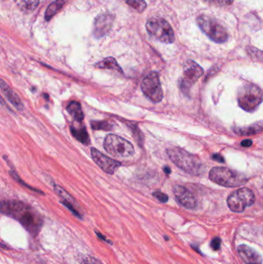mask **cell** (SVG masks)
Instances as JSON below:
<instances>
[{
  "mask_svg": "<svg viewBox=\"0 0 263 264\" xmlns=\"http://www.w3.org/2000/svg\"><path fill=\"white\" fill-rule=\"evenodd\" d=\"M1 212L19 221L31 234L37 235L43 226L42 216L33 207L23 202L2 201Z\"/></svg>",
  "mask_w": 263,
  "mask_h": 264,
  "instance_id": "6da1fadb",
  "label": "cell"
},
{
  "mask_svg": "<svg viewBox=\"0 0 263 264\" xmlns=\"http://www.w3.org/2000/svg\"><path fill=\"white\" fill-rule=\"evenodd\" d=\"M169 158L178 168L193 175L203 173L204 165L197 156L191 155L180 148L173 147L167 150Z\"/></svg>",
  "mask_w": 263,
  "mask_h": 264,
  "instance_id": "7a4b0ae2",
  "label": "cell"
},
{
  "mask_svg": "<svg viewBox=\"0 0 263 264\" xmlns=\"http://www.w3.org/2000/svg\"><path fill=\"white\" fill-rule=\"evenodd\" d=\"M237 100L241 108L247 112H254L263 102V92L255 84H244L238 91Z\"/></svg>",
  "mask_w": 263,
  "mask_h": 264,
  "instance_id": "3957f363",
  "label": "cell"
},
{
  "mask_svg": "<svg viewBox=\"0 0 263 264\" xmlns=\"http://www.w3.org/2000/svg\"><path fill=\"white\" fill-rule=\"evenodd\" d=\"M209 179L224 187H238L247 182L246 175L224 167H216L209 172Z\"/></svg>",
  "mask_w": 263,
  "mask_h": 264,
  "instance_id": "277c9868",
  "label": "cell"
},
{
  "mask_svg": "<svg viewBox=\"0 0 263 264\" xmlns=\"http://www.w3.org/2000/svg\"><path fill=\"white\" fill-rule=\"evenodd\" d=\"M196 23L204 34L214 42L223 44L228 41L226 29L214 18L201 15L197 18Z\"/></svg>",
  "mask_w": 263,
  "mask_h": 264,
  "instance_id": "5b68a950",
  "label": "cell"
},
{
  "mask_svg": "<svg viewBox=\"0 0 263 264\" xmlns=\"http://www.w3.org/2000/svg\"><path fill=\"white\" fill-rule=\"evenodd\" d=\"M147 33L153 38L164 44H173L175 40L174 31L165 19L151 18L146 23Z\"/></svg>",
  "mask_w": 263,
  "mask_h": 264,
  "instance_id": "8992f818",
  "label": "cell"
},
{
  "mask_svg": "<svg viewBox=\"0 0 263 264\" xmlns=\"http://www.w3.org/2000/svg\"><path fill=\"white\" fill-rule=\"evenodd\" d=\"M104 147L108 154L114 157L128 158L134 154V149L131 142L112 134L106 137Z\"/></svg>",
  "mask_w": 263,
  "mask_h": 264,
  "instance_id": "52a82bcc",
  "label": "cell"
},
{
  "mask_svg": "<svg viewBox=\"0 0 263 264\" xmlns=\"http://www.w3.org/2000/svg\"><path fill=\"white\" fill-rule=\"evenodd\" d=\"M256 201L253 191L246 188L235 190L227 200L228 207L234 212H242L247 207H251Z\"/></svg>",
  "mask_w": 263,
  "mask_h": 264,
  "instance_id": "ba28073f",
  "label": "cell"
},
{
  "mask_svg": "<svg viewBox=\"0 0 263 264\" xmlns=\"http://www.w3.org/2000/svg\"><path fill=\"white\" fill-rule=\"evenodd\" d=\"M141 90L144 95L151 102L159 103L163 99V91L157 72H151L146 76L141 83Z\"/></svg>",
  "mask_w": 263,
  "mask_h": 264,
  "instance_id": "9c48e42d",
  "label": "cell"
},
{
  "mask_svg": "<svg viewBox=\"0 0 263 264\" xmlns=\"http://www.w3.org/2000/svg\"><path fill=\"white\" fill-rule=\"evenodd\" d=\"M184 75L180 81V87L183 93L188 95V91L204 74V70L196 62L188 60L184 64Z\"/></svg>",
  "mask_w": 263,
  "mask_h": 264,
  "instance_id": "30bf717a",
  "label": "cell"
},
{
  "mask_svg": "<svg viewBox=\"0 0 263 264\" xmlns=\"http://www.w3.org/2000/svg\"><path fill=\"white\" fill-rule=\"evenodd\" d=\"M91 156L93 161L97 163L103 171H105L110 175H113L119 167L121 166V163L116 160L102 154L97 149L92 148Z\"/></svg>",
  "mask_w": 263,
  "mask_h": 264,
  "instance_id": "8fae6325",
  "label": "cell"
},
{
  "mask_svg": "<svg viewBox=\"0 0 263 264\" xmlns=\"http://www.w3.org/2000/svg\"><path fill=\"white\" fill-rule=\"evenodd\" d=\"M174 194L179 204L188 210H194L197 207V200L192 193L184 186H176Z\"/></svg>",
  "mask_w": 263,
  "mask_h": 264,
  "instance_id": "7c38bea8",
  "label": "cell"
},
{
  "mask_svg": "<svg viewBox=\"0 0 263 264\" xmlns=\"http://www.w3.org/2000/svg\"><path fill=\"white\" fill-rule=\"evenodd\" d=\"M112 15L104 13L100 15L95 19L94 27H93V35L97 38L104 37L111 30L112 27Z\"/></svg>",
  "mask_w": 263,
  "mask_h": 264,
  "instance_id": "4fadbf2b",
  "label": "cell"
},
{
  "mask_svg": "<svg viewBox=\"0 0 263 264\" xmlns=\"http://www.w3.org/2000/svg\"><path fill=\"white\" fill-rule=\"evenodd\" d=\"M239 257L246 264H263V258L257 251L247 245H240L237 248Z\"/></svg>",
  "mask_w": 263,
  "mask_h": 264,
  "instance_id": "5bb4252c",
  "label": "cell"
},
{
  "mask_svg": "<svg viewBox=\"0 0 263 264\" xmlns=\"http://www.w3.org/2000/svg\"><path fill=\"white\" fill-rule=\"evenodd\" d=\"M54 191L61 198V203L66 207H67L76 216H78V218H82V215L79 212V210L77 209L75 200L73 199L72 196L67 193V191L58 186H55Z\"/></svg>",
  "mask_w": 263,
  "mask_h": 264,
  "instance_id": "9a60e30c",
  "label": "cell"
},
{
  "mask_svg": "<svg viewBox=\"0 0 263 264\" xmlns=\"http://www.w3.org/2000/svg\"><path fill=\"white\" fill-rule=\"evenodd\" d=\"M0 88H1L2 95L17 110H23V104L22 103L21 100L18 96L17 94L15 93V91L11 89L9 86L5 84V81H2V80L0 83Z\"/></svg>",
  "mask_w": 263,
  "mask_h": 264,
  "instance_id": "2e32d148",
  "label": "cell"
},
{
  "mask_svg": "<svg viewBox=\"0 0 263 264\" xmlns=\"http://www.w3.org/2000/svg\"><path fill=\"white\" fill-rule=\"evenodd\" d=\"M263 131V121L255 123L250 126L244 127V128H234V132L236 135L241 136H249V135H256L260 133Z\"/></svg>",
  "mask_w": 263,
  "mask_h": 264,
  "instance_id": "e0dca14e",
  "label": "cell"
},
{
  "mask_svg": "<svg viewBox=\"0 0 263 264\" xmlns=\"http://www.w3.org/2000/svg\"><path fill=\"white\" fill-rule=\"evenodd\" d=\"M15 3L21 12L30 13L39 5V0H15Z\"/></svg>",
  "mask_w": 263,
  "mask_h": 264,
  "instance_id": "ac0fdd59",
  "label": "cell"
},
{
  "mask_svg": "<svg viewBox=\"0 0 263 264\" xmlns=\"http://www.w3.org/2000/svg\"><path fill=\"white\" fill-rule=\"evenodd\" d=\"M67 110L69 112V114L71 115V117L77 121L81 122L85 118V114H84L81 104L79 102H71L69 103Z\"/></svg>",
  "mask_w": 263,
  "mask_h": 264,
  "instance_id": "d6986e66",
  "label": "cell"
},
{
  "mask_svg": "<svg viewBox=\"0 0 263 264\" xmlns=\"http://www.w3.org/2000/svg\"><path fill=\"white\" fill-rule=\"evenodd\" d=\"M95 67L99 69H108V70H114V71L119 72L121 74H123L122 69L121 68L118 62L114 57L106 58L104 60L95 65Z\"/></svg>",
  "mask_w": 263,
  "mask_h": 264,
  "instance_id": "ffe728a7",
  "label": "cell"
},
{
  "mask_svg": "<svg viewBox=\"0 0 263 264\" xmlns=\"http://www.w3.org/2000/svg\"><path fill=\"white\" fill-rule=\"evenodd\" d=\"M70 131L72 133L73 136L79 141L83 145H88L90 143V139H89V135H88V131L85 127L83 128H74L71 127L70 128Z\"/></svg>",
  "mask_w": 263,
  "mask_h": 264,
  "instance_id": "44dd1931",
  "label": "cell"
},
{
  "mask_svg": "<svg viewBox=\"0 0 263 264\" xmlns=\"http://www.w3.org/2000/svg\"><path fill=\"white\" fill-rule=\"evenodd\" d=\"M65 3L64 0H55L50 5L48 6L45 13V19L46 21H49L51 18L53 17L56 12H59Z\"/></svg>",
  "mask_w": 263,
  "mask_h": 264,
  "instance_id": "7402d4cb",
  "label": "cell"
},
{
  "mask_svg": "<svg viewBox=\"0 0 263 264\" xmlns=\"http://www.w3.org/2000/svg\"><path fill=\"white\" fill-rule=\"evenodd\" d=\"M92 129L111 131L114 128V123L110 121H93L90 122Z\"/></svg>",
  "mask_w": 263,
  "mask_h": 264,
  "instance_id": "603a6c76",
  "label": "cell"
},
{
  "mask_svg": "<svg viewBox=\"0 0 263 264\" xmlns=\"http://www.w3.org/2000/svg\"><path fill=\"white\" fill-rule=\"evenodd\" d=\"M128 5L132 6L138 12H142L147 8V3L144 0H125Z\"/></svg>",
  "mask_w": 263,
  "mask_h": 264,
  "instance_id": "cb8c5ba5",
  "label": "cell"
},
{
  "mask_svg": "<svg viewBox=\"0 0 263 264\" xmlns=\"http://www.w3.org/2000/svg\"><path fill=\"white\" fill-rule=\"evenodd\" d=\"M203 1L209 5L216 6H226L231 5L234 2V0H203Z\"/></svg>",
  "mask_w": 263,
  "mask_h": 264,
  "instance_id": "d4e9b609",
  "label": "cell"
},
{
  "mask_svg": "<svg viewBox=\"0 0 263 264\" xmlns=\"http://www.w3.org/2000/svg\"><path fill=\"white\" fill-rule=\"evenodd\" d=\"M9 173H10L11 176H12V178H13V179H15V180L17 181L18 182H20L21 185H23V186H26V187L28 188V189H31V190L35 191V192H37V193H41V194H44L43 193V192H41V190H38V189H34V188H32L31 186H28L27 183H25L24 182H23V180H22L21 179H20V176L17 175V174L15 172V171H9Z\"/></svg>",
  "mask_w": 263,
  "mask_h": 264,
  "instance_id": "484cf974",
  "label": "cell"
},
{
  "mask_svg": "<svg viewBox=\"0 0 263 264\" xmlns=\"http://www.w3.org/2000/svg\"><path fill=\"white\" fill-rule=\"evenodd\" d=\"M249 54L253 58H255L257 60H263V52L259 51L256 48H250L248 49Z\"/></svg>",
  "mask_w": 263,
  "mask_h": 264,
  "instance_id": "4316f807",
  "label": "cell"
},
{
  "mask_svg": "<svg viewBox=\"0 0 263 264\" xmlns=\"http://www.w3.org/2000/svg\"><path fill=\"white\" fill-rule=\"evenodd\" d=\"M153 196H155L161 203H165L169 201V196L160 191H155V193H153Z\"/></svg>",
  "mask_w": 263,
  "mask_h": 264,
  "instance_id": "83f0119b",
  "label": "cell"
},
{
  "mask_svg": "<svg viewBox=\"0 0 263 264\" xmlns=\"http://www.w3.org/2000/svg\"><path fill=\"white\" fill-rule=\"evenodd\" d=\"M82 264H103L100 261L91 256H86L83 259Z\"/></svg>",
  "mask_w": 263,
  "mask_h": 264,
  "instance_id": "f1b7e54d",
  "label": "cell"
},
{
  "mask_svg": "<svg viewBox=\"0 0 263 264\" xmlns=\"http://www.w3.org/2000/svg\"><path fill=\"white\" fill-rule=\"evenodd\" d=\"M221 240L219 237H215L213 239V240L211 241V247L213 248L215 251H218L221 248Z\"/></svg>",
  "mask_w": 263,
  "mask_h": 264,
  "instance_id": "f546056e",
  "label": "cell"
},
{
  "mask_svg": "<svg viewBox=\"0 0 263 264\" xmlns=\"http://www.w3.org/2000/svg\"><path fill=\"white\" fill-rule=\"evenodd\" d=\"M213 159H214L215 161H219V162H224V159L223 158L222 156L219 154H215L213 156Z\"/></svg>",
  "mask_w": 263,
  "mask_h": 264,
  "instance_id": "4dcf8cb0",
  "label": "cell"
},
{
  "mask_svg": "<svg viewBox=\"0 0 263 264\" xmlns=\"http://www.w3.org/2000/svg\"><path fill=\"white\" fill-rule=\"evenodd\" d=\"M252 144H253V142L251 140L246 139V140L242 141V146H243V147H249V146H251Z\"/></svg>",
  "mask_w": 263,
  "mask_h": 264,
  "instance_id": "1f68e13d",
  "label": "cell"
},
{
  "mask_svg": "<svg viewBox=\"0 0 263 264\" xmlns=\"http://www.w3.org/2000/svg\"><path fill=\"white\" fill-rule=\"evenodd\" d=\"M164 171H165L167 175H169V174L171 173V168H169V167L165 166V168H164Z\"/></svg>",
  "mask_w": 263,
  "mask_h": 264,
  "instance_id": "d6a6232c",
  "label": "cell"
},
{
  "mask_svg": "<svg viewBox=\"0 0 263 264\" xmlns=\"http://www.w3.org/2000/svg\"><path fill=\"white\" fill-rule=\"evenodd\" d=\"M97 236H98L99 238L101 239L102 240H104V241H107V240H106L105 237L104 236H102L101 233H97Z\"/></svg>",
  "mask_w": 263,
  "mask_h": 264,
  "instance_id": "836d02e7",
  "label": "cell"
},
{
  "mask_svg": "<svg viewBox=\"0 0 263 264\" xmlns=\"http://www.w3.org/2000/svg\"><path fill=\"white\" fill-rule=\"evenodd\" d=\"M2 1H4V0H2Z\"/></svg>",
  "mask_w": 263,
  "mask_h": 264,
  "instance_id": "e575fe53",
  "label": "cell"
},
{
  "mask_svg": "<svg viewBox=\"0 0 263 264\" xmlns=\"http://www.w3.org/2000/svg\"></svg>",
  "mask_w": 263,
  "mask_h": 264,
  "instance_id": "d590c367",
  "label": "cell"
}]
</instances>
